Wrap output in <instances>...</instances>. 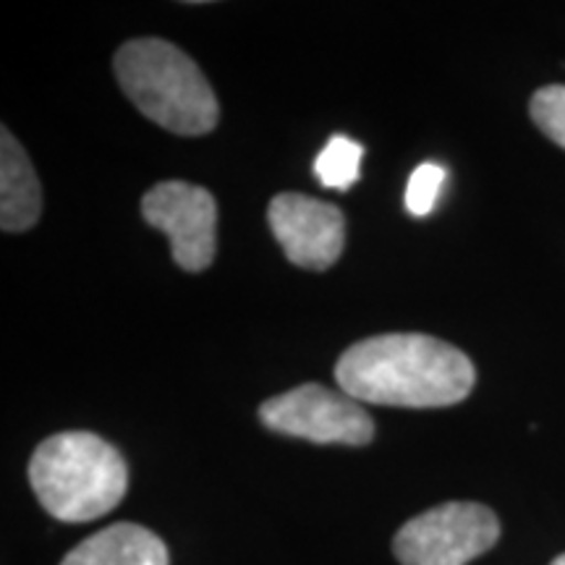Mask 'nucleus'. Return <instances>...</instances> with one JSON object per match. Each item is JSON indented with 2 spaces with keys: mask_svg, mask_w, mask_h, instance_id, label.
I'll use <instances>...</instances> for the list:
<instances>
[{
  "mask_svg": "<svg viewBox=\"0 0 565 565\" xmlns=\"http://www.w3.org/2000/svg\"><path fill=\"white\" fill-rule=\"evenodd\" d=\"M42 192L24 147L9 129L0 139V225L9 233H21L40 221Z\"/></svg>",
  "mask_w": 565,
  "mask_h": 565,
  "instance_id": "obj_8",
  "label": "nucleus"
},
{
  "mask_svg": "<svg viewBox=\"0 0 565 565\" xmlns=\"http://www.w3.org/2000/svg\"><path fill=\"white\" fill-rule=\"evenodd\" d=\"M141 215L171 242L173 263L186 273L207 270L217 246V204L207 189L162 181L141 200Z\"/></svg>",
  "mask_w": 565,
  "mask_h": 565,
  "instance_id": "obj_6",
  "label": "nucleus"
},
{
  "mask_svg": "<svg viewBox=\"0 0 565 565\" xmlns=\"http://www.w3.org/2000/svg\"><path fill=\"white\" fill-rule=\"evenodd\" d=\"M335 380L359 404L443 408L475 391L477 370L456 345L422 333H387L353 343Z\"/></svg>",
  "mask_w": 565,
  "mask_h": 565,
  "instance_id": "obj_1",
  "label": "nucleus"
},
{
  "mask_svg": "<svg viewBox=\"0 0 565 565\" xmlns=\"http://www.w3.org/2000/svg\"><path fill=\"white\" fill-rule=\"evenodd\" d=\"M30 484L53 519L84 524L121 503L129 490V466L103 437L61 433L34 450Z\"/></svg>",
  "mask_w": 565,
  "mask_h": 565,
  "instance_id": "obj_2",
  "label": "nucleus"
},
{
  "mask_svg": "<svg viewBox=\"0 0 565 565\" xmlns=\"http://www.w3.org/2000/svg\"><path fill=\"white\" fill-rule=\"evenodd\" d=\"M275 242L296 267L328 270L345 246V217L335 204L303 194H278L267 207Z\"/></svg>",
  "mask_w": 565,
  "mask_h": 565,
  "instance_id": "obj_7",
  "label": "nucleus"
},
{
  "mask_svg": "<svg viewBox=\"0 0 565 565\" xmlns=\"http://www.w3.org/2000/svg\"><path fill=\"white\" fill-rule=\"evenodd\" d=\"M445 179H448V173H445L443 166H437V162H422L412 173V179H408L406 210L414 217H427L435 210Z\"/></svg>",
  "mask_w": 565,
  "mask_h": 565,
  "instance_id": "obj_12",
  "label": "nucleus"
},
{
  "mask_svg": "<svg viewBox=\"0 0 565 565\" xmlns=\"http://www.w3.org/2000/svg\"><path fill=\"white\" fill-rule=\"evenodd\" d=\"M126 97L150 121L181 137H200L217 126L221 108L200 66L158 38L126 42L113 61Z\"/></svg>",
  "mask_w": 565,
  "mask_h": 565,
  "instance_id": "obj_3",
  "label": "nucleus"
},
{
  "mask_svg": "<svg viewBox=\"0 0 565 565\" xmlns=\"http://www.w3.org/2000/svg\"><path fill=\"white\" fill-rule=\"evenodd\" d=\"M500 540V524L487 505L445 503L398 529L393 553L401 565H466Z\"/></svg>",
  "mask_w": 565,
  "mask_h": 565,
  "instance_id": "obj_4",
  "label": "nucleus"
},
{
  "mask_svg": "<svg viewBox=\"0 0 565 565\" xmlns=\"http://www.w3.org/2000/svg\"><path fill=\"white\" fill-rule=\"evenodd\" d=\"M529 113H532V121L536 124V129L565 150V87L563 84L536 89L532 97V105H529Z\"/></svg>",
  "mask_w": 565,
  "mask_h": 565,
  "instance_id": "obj_11",
  "label": "nucleus"
},
{
  "mask_svg": "<svg viewBox=\"0 0 565 565\" xmlns=\"http://www.w3.org/2000/svg\"><path fill=\"white\" fill-rule=\"evenodd\" d=\"M553 565H565V555H561V557H555V561H553Z\"/></svg>",
  "mask_w": 565,
  "mask_h": 565,
  "instance_id": "obj_13",
  "label": "nucleus"
},
{
  "mask_svg": "<svg viewBox=\"0 0 565 565\" xmlns=\"http://www.w3.org/2000/svg\"><path fill=\"white\" fill-rule=\"evenodd\" d=\"M259 419L278 435L320 445H366L374 422L359 401L322 385H299L259 406Z\"/></svg>",
  "mask_w": 565,
  "mask_h": 565,
  "instance_id": "obj_5",
  "label": "nucleus"
},
{
  "mask_svg": "<svg viewBox=\"0 0 565 565\" xmlns=\"http://www.w3.org/2000/svg\"><path fill=\"white\" fill-rule=\"evenodd\" d=\"M364 147L351 137L335 134L333 139L324 145V150L315 160V175L324 189H335L345 192L359 181V168H362Z\"/></svg>",
  "mask_w": 565,
  "mask_h": 565,
  "instance_id": "obj_10",
  "label": "nucleus"
},
{
  "mask_svg": "<svg viewBox=\"0 0 565 565\" xmlns=\"http://www.w3.org/2000/svg\"><path fill=\"white\" fill-rule=\"evenodd\" d=\"M61 565H168V547L150 529L116 524L87 536Z\"/></svg>",
  "mask_w": 565,
  "mask_h": 565,
  "instance_id": "obj_9",
  "label": "nucleus"
}]
</instances>
